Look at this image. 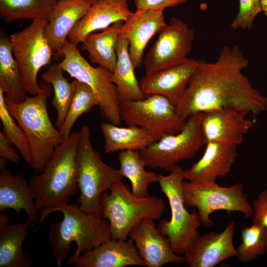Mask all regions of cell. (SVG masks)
I'll use <instances>...</instances> for the list:
<instances>
[{
	"instance_id": "31",
	"label": "cell",
	"mask_w": 267,
	"mask_h": 267,
	"mask_svg": "<svg viewBox=\"0 0 267 267\" xmlns=\"http://www.w3.org/2000/svg\"><path fill=\"white\" fill-rule=\"evenodd\" d=\"M58 0H0V16L7 23L19 19L48 20Z\"/></svg>"
},
{
	"instance_id": "34",
	"label": "cell",
	"mask_w": 267,
	"mask_h": 267,
	"mask_svg": "<svg viewBox=\"0 0 267 267\" xmlns=\"http://www.w3.org/2000/svg\"><path fill=\"white\" fill-rule=\"evenodd\" d=\"M0 119L2 124V132L17 148L22 158L31 166L32 159L30 144L27 137L21 127L16 122L5 103L4 93L0 89Z\"/></svg>"
},
{
	"instance_id": "38",
	"label": "cell",
	"mask_w": 267,
	"mask_h": 267,
	"mask_svg": "<svg viewBox=\"0 0 267 267\" xmlns=\"http://www.w3.org/2000/svg\"><path fill=\"white\" fill-rule=\"evenodd\" d=\"M9 141L4 133L0 132V157L4 158L13 163H17L20 157L15 149L11 146Z\"/></svg>"
},
{
	"instance_id": "40",
	"label": "cell",
	"mask_w": 267,
	"mask_h": 267,
	"mask_svg": "<svg viewBox=\"0 0 267 267\" xmlns=\"http://www.w3.org/2000/svg\"><path fill=\"white\" fill-rule=\"evenodd\" d=\"M263 11L267 16V0H261Z\"/></svg>"
},
{
	"instance_id": "29",
	"label": "cell",
	"mask_w": 267,
	"mask_h": 267,
	"mask_svg": "<svg viewBox=\"0 0 267 267\" xmlns=\"http://www.w3.org/2000/svg\"><path fill=\"white\" fill-rule=\"evenodd\" d=\"M118 159L120 165L119 170L123 177L130 181L132 193L138 197L148 196L149 185L159 182L158 175L145 170V165L138 151H122L118 154Z\"/></svg>"
},
{
	"instance_id": "20",
	"label": "cell",
	"mask_w": 267,
	"mask_h": 267,
	"mask_svg": "<svg viewBox=\"0 0 267 267\" xmlns=\"http://www.w3.org/2000/svg\"><path fill=\"white\" fill-rule=\"evenodd\" d=\"M129 237L147 267H161L169 263H181L183 256L172 250L168 238L156 226L154 220L145 219L134 227Z\"/></svg>"
},
{
	"instance_id": "25",
	"label": "cell",
	"mask_w": 267,
	"mask_h": 267,
	"mask_svg": "<svg viewBox=\"0 0 267 267\" xmlns=\"http://www.w3.org/2000/svg\"><path fill=\"white\" fill-rule=\"evenodd\" d=\"M123 21L116 22L102 32L88 35L81 46L91 62L112 72L117 60L116 47Z\"/></svg>"
},
{
	"instance_id": "13",
	"label": "cell",
	"mask_w": 267,
	"mask_h": 267,
	"mask_svg": "<svg viewBox=\"0 0 267 267\" xmlns=\"http://www.w3.org/2000/svg\"><path fill=\"white\" fill-rule=\"evenodd\" d=\"M194 39V31L182 20L172 17L143 60L145 75L186 60Z\"/></svg>"
},
{
	"instance_id": "28",
	"label": "cell",
	"mask_w": 267,
	"mask_h": 267,
	"mask_svg": "<svg viewBox=\"0 0 267 267\" xmlns=\"http://www.w3.org/2000/svg\"><path fill=\"white\" fill-rule=\"evenodd\" d=\"M2 31V30H1ZM0 37V89L4 95L16 103L28 97L21 73L13 56L10 38L2 31Z\"/></svg>"
},
{
	"instance_id": "21",
	"label": "cell",
	"mask_w": 267,
	"mask_h": 267,
	"mask_svg": "<svg viewBox=\"0 0 267 267\" xmlns=\"http://www.w3.org/2000/svg\"><path fill=\"white\" fill-rule=\"evenodd\" d=\"M133 13L127 0H96L69 33L68 40L76 45L82 43L89 34L125 22Z\"/></svg>"
},
{
	"instance_id": "27",
	"label": "cell",
	"mask_w": 267,
	"mask_h": 267,
	"mask_svg": "<svg viewBox=\"0 0 267 267\" xmlns=\"http://www.w3.org/2000/svg\"><path fill=\"white\" fill-rule=\"evenodd\" d=\"M28 227L27 222L0 225V267H30L33 265L22 248Z\"/></svg>"
},
{
	"instance_id": "10",
	"label": "cell",
	"mask_w": 267,
	"mask_h": 267,
	"mask_svg": "<svg viewBox=\"0 0 267 267\" xmlns=\"http://www.w3.org/2000/svg\"><path fill=\"white\" fill-rule=\"evenodd\" d=\"M183 195L186 208L196 207L201 224L206 227L214 225L210 215L216 211L242 213L245 218L252 217V206L248 201L242 182L227 187L215 183L196 184L183 181Z\"/></svg>"
},
{
	"instance_id": "26",
	"label": "cell",
	"mask_w": 267,
	"mask_h": 267,
	"mask_svg": "<svg viewBox=\"0 0 267 267\" xmlns=\"http://www.w3.org/2000/svg\"><path fill=\"white\" fill-rule=\"evenodd\" d=\"M118 126L106 122L100 125L104 138V150L106 154L125 150L139 151L156 141L140 127Z\"/></svg>"
},
{
	"instance_id": "14",
	"label": "cell",
	"mask_w": 267,
	"mask_h": 267,
	"mask_svg": "<svg viewBox=\"0 0 267 267\" xmlns=\"http://www.w3.org/2000/svg\"><path fill=\"white\" fill-rule=\"evenodd\" d=\"M234 222H229L220 232L198 234L184 254V261L190 267H215L222 262L237 257L233 245Z\"/></svg>"
},
{
	"instance_id": "8",
	"label": "cell",
	"mask_w": 267,
	"mask_h": 267,
	"mask_svg": "<svg viewBox=\"0 0 267 267\" xmlns=\"http://www.w3.org/2000/svg\"><path fill=\"white\" fill-rule=\"evenodd\" d=\"M183 171L181 168L177 166L168 175H158V183L168 200L171 217L169 221H161L157 227L168 238L173 251L178 255L186 253L192 241L199 234L197 229L202 225L198 213L194 209L189 213L185 205Z\"/></svg>"
},
{
	"instance_id": "18",
	"label": "cell",
	"mask_w": 267,
	"mask_h": 267,
	"mask_svg": "<svg viewBox=\"0 0 267 267\" xmlns=\"http://www.w3.org/2000/svg\"><path fill=\"white\" fill-rule=\"evenodd\" d=\"M67 263L76 267L145 266L131 239L127 241L110 238L74 259H67Z\"/></svg>"
},
{
	"instance_id": "35",
	"label": "cell",
	"mask_w": 267,
	"mask_h": 267,
	"mask_svg": "<svg viewBox=\"0 0 267 267\" xmlns=\"http://www.w3.org/2000/svg\"><path fill=\"white\" fill-rule=\"evenodd\" d=\"M262 11L261 0H239V11L231 23V27L234 29H250L256 16Z\"/></svg>"
},
{
	"instance_id": "22",
	"label": "cell",
	"mask_w": 267,
	"mask_h": 267,
	"mask_svg": "<svg viewBox=\"0 0 267 267\" xmlns=\"http://www.w3.org/2000/svg\"><path fill=\"white\" fill-rule=\"evenodd\" d=\"M96 0L58 1L45 26L44 36L58 56L69 33Z\"/></svg>"
},
{
	"instance_id": "15",
	"label": "cell",
	"mask_w": 267,
	"mask_h": 267,
	"mask_svg": "<svg viewBox=\"0 0 267 267\" xmlns=\"http://www.w3.org/2000/svg\"><path fill=\"white\" fill-rule=\"evenodd\" d=\"M248 113L229 108L202 112V130L206 141L240 145L245 134L253 126L247 119Z\"/></svg>"
},
{
	"instance_id": "41",
	"label": "cell",
	"mask_w": 267,
	"mask_h": 267,
	"mask_svg": "<svg viewBox=\"0 0 267 267\" xmlns=\"http://www.w3.org/2000/svg\"><path fill=\"white\" fill-rule=\"evenodd\" d=\"M58 1H60V0H58Z\"/></svg>"
},
{
	"instance_id": "9",
	"label": "cell",
	"mask_w": 267,
	"mask_h": 267,
	"mask_svg": "<svg viewBox=\"0 0 267 267\" xmlns=\"http://www.w3.org/2000/svg\"><path fill=\"white\" fill-rule=\"evenodd\" d=\"M201 121L202 112L192 113L180 132L167 135L139 150L145 167L170 172L178 163L193 158L206 144Z\"/></svg>"
},
{
	"instance_id": "4",
	"label": "cell",
	"mask_w": 267,
	"mask_h": 267,
	"mask_svg": "<svg viewBox=\"0 0 267 267\" xmlns=\"http://www.w3.org/2000/svg\"><path fill=\"white\" fill-rule=\"evenodd\" d=\"M57 211L62 213L63 218L50 225L49 238L58 266L70 253L72 242L76 243V249L68 259H74L111 238L108 221L85 212L79 205L62 204L52 209L49 214Z\"/></svg>"
},
{
	"instance_id": "1",
	"label": "cell",
	"mask_w": 267,
	"mask_h": 267,
	"mask_svg": "<svg viewBox=\"0 0 267 267\" xmlns=\"http://www.w3.org/2000/svg\"><path fill=\"white\" fill-rule=\"evenodd\" d=\"M249 60L239 47L224 46L213 62L199 60L176 106L186 121L194 113L229 108L258 115L267 109V98L243 73Z\"/></svg>"
},
{
	"instance_id": "37",
	"label": "cell",
	"mask_w": 267,
	"mask_h": 267,
	"mask_svg": "<svg viewBox=\"0 0 267 267\" xmlns=\"http://www.w3.org/2000/svg\"><path fill=\"white\" fill-rule=\"evenodd\" d=\"M253 222L263 224L267 228V190L259 194L253 202Z\"/></svg>"
},
{
	"instance_id": "6",
	"label": "cell",
	"mask_w": 267,
	"mask_h": 267,
	"mask_svg": "<svg viewBox=\"0 0 267 267\" xmlns=\"http://www.w3.org/2000/svg\"><path fill=\"white\" fill-rule=\"evenodd\" d=\"M100 198L101 217L108 221L111 238L126 240L131 231L145 219L158 220L165 211L163 199L138 197L122 181L114 183Z\"/></svg>"
},
{
	"instance_id": "36",
	"label": "cell",
	"mask_w": 267,
	"mask_h": 267,
	"mask_svg": "<svg viewBox=\"0 0 267 267\" xmlns=\"http://www.w3.org/2000/svg\"><path fill=\"white\" fill-rule=\"evenodd\" d=\"M189 0H134L136 10L150 9L162 11L168 7H176Z\"/></svg>"
},
{
	"instance_id": "32",
	"label": "cell",
	"mask_w": 267,
	"mask_h": 267,
	"mask_svg": "<svg viewBox=\"0 0 267 267\" xmlns=\"http://www.w3.org/2000/svg\"><path fill=\"white\" fill-rule=\"evenodd\" d=\"M241 242L236 248L237 258L243 263L253 261L267 251V228L253 222L241 231Z\"/></svg>"
},
{
	"instance_id": "30",
	"label": "cell",
	"mask_w": 267,
	"mask_h": 267,
	"mask_svg": "<svg viewBox=\"0 0 267 267\" xmlns=\"http://www.w3.org/2000/svg\"><path fill=\"white\" fill-rule=\"evenodd\" d=\"M63 71L59 63H54L42 76V80L50 84L53 89L54 96L51 103L56 111L55 126L59 130L65 121L75 89L74 80L69 82Z\"/></svg>"
},
{
	"instance_id": "7",
	"label": "cell",
	"mask_w": 267,
	"mask_h": 267,
	"mask_svg": "<svg viewBox=\"0 0 267 267\" xmlns=\"http://www.w3.org/2000/svg\"><path fill=\"white\" fill-rule=\"evenodd\" d=\"M77 45L67 39L58 53L62 55L59 63L62 69L80 82L88 85L97 100L101 117L114 125H119L120 101L116 86L112 81V72L98 66L93 67L82 55Z\"/></svg>"
},
{
	"instance_id": "12",
	"label": "cell",
	"mask_w": 267,
	"mask_h": 267,
	"mask_svg": "<svg viewBox=\"0 0 267 267\" xmlns=\"http://www.w3.org/2000/svg\"><path fill=\"white\" fill-rule=\"evenodd\" d=\"M47 22V20L44 19L33 20L25 29L9 37L24 88L31 94L39 92L38 73L41 68L50 63L53 54L44 34Z\"/></svg>"
},
{
	"instance_id": "2",
	"label": "cell",
	"mask_w": 267,
	"mask_h": 267,
	"mask_svg": "<svg viewBox=\"0 0 267 267\" xmlns=\"http://www.w3.org/2000/svg\"><path fill=\"white\" fill-rule=\"evenodd\" d=\"M79 136V131L72 132L56 147L43 171L30 179L36 207L40 211L39 225L52 209L68 203L79 190L76 150Z\"/></svg>"
},
{
	"instance_id": "17",
	"label": "cell",
	"mask_w": 267,
	"mask_h": 267,
	"mask_svg": "<svg viewBox=\"0 0 267 267\" xmlns=\"http://www.w3.org/2000/svg\"><path fill=\"white\" fill-rule=\"evenodd\" d=\"M198 60L188 58L180 63L145 75L139 83L144 95L145 97L152 94L163 95L177 106L198 66Z\"/></svg>"
},
{
	"instance_id": "19",
	"label": "cell",
	"mask_w": 267,
	"mask_h": 267,
	"mask_svg": "<svg viewBox=\"0 0 267 267\" xmlns=\"http://www.w3.org/2000/svg\"><path fill=\"white\" fill-rule=\"evenodd\" d=\"M202 157L183 171L184 179L196 184L215 183L225 177L237 158V145L208 141Z\"/></svg>"
},
{
	"instance_id": "24",
	"label": "cell",
	"mask_w": 267,
	"mask_h": 267,
	"mask_svg": "<svg viewBox=\"0 0 267 267\" xmlns=\"http://www.w3.org/2000/svg\"><path fill=\"white\" fill-rule=\"evenodd\" d=\"M116 52L117 60L112 72V81L116 86L119 99L121 101L139 100L145 96L135 74L134 68L129 53L127 41L119 37Z\"/></svg>"
},
{
	"instance_id": "3",
	"label": "cell",
	"mask_w": 267,
	"mask_h": 267,
	"mask_svg": "<svg viewBox=\"0 0 267 267\" xmlns=\"http://www.w3.org/2000/svg\"><path fill=\"white\" fill-rule=\"evenodd\" d=\"M40 90L33 97L16 103L4 95L9 112L25 132L30 144L32 165L40 174L52 157L57 146L64 140L60 130L52 124L47 109V100L52 95L51 85L40 81Z\"/></svg>"
},
{
	"instance_id": "39",
	"label": "cell",
	"mask_w": 267,
	"mask_h": 267,
	"mask_svg": "<svg viewBox=\"0 0 267 267\" xmlns=\"http://www.w3.org/2000/svg\"><path fill=\"white\" fill-rule=\"evenodd\" d=\"M9 218L7 215L4 214L2 212L0 213V225H5L8 223Z\"/></svg>"
},
{
	"instance_id": "23",
	"label": "cell",
	"mask_w": 267,
	"mask_h": 267,
	"mask_svg": "<svg viewBox=\"0 0 267 267\" xmlns=\"http://www.w3.org/2000/svg\"><path fill=\"white\" fill-rule=\"evenodd\" d=\"M11 209L19 214L24 211L29 227L36 225L39 217L35 194L25 178L13 175L5 167L0 173V212Z\"/></svg>"
},
{
	"instance_id": "5",
	"label": "cell",
	"mask_w": 267,
	"mask_h": 267,
	"mask_svg": "<svg viewBox=\"0 0 267 267\" xmlns=\"http://www.w3.org/2000/svg\"><path fill=\"white\" fill-rule=\"evenodd\" d=\"M76 150L79 206L85 212L101 217L102 195L124 177L119 170L106 164L91 143L90 129L83 125Z\"/></svg>"
},
{
	"instance_id": "33",
	"label": "cell",
	"mask_w": 267,
	"mask_h": 267,
	"mask_svg": "<svg viewBox=\"0 0 267 267\" xmlns=\"http://www.w3.org/2000/svg\"><path fill=\"white\" fill-rule=\"evenodd\" d=\"M75 93L65 121L59 129L64 139L71 134V129L79 117L89 112L98 102L91 89L86 84L74 80Z\"/></svg>"
},
{
	"instance_id": "11",
	"label": "cell",
	"mask_w": 267,
	"mask_h": 267,
	"mask_svg": "<svg viewBox=\"0 0 267 267\" xmlns=\"http://www.w3.org/2000/svg\"><path fill=\"white\" fill-rule=\"evenodd\" d=\"M120 115L128 125L140 127L156 141L178 134L186 122L178 115L176 106L159 94L150 95L139 100L121 101Z\"/></svg>"
},
{
	"instance_id": "16",
	"label": "cell",
	"mask_w": 267,
	"mask_h": 267,
	"mask_svg": "<svg viewBox=\"0 0 267 267\" xmlns=\"http://www.w3.org/2000/svg\"><path fill=\"white\" fill-rule=\"evenodd\" d=\"M167 24L162 11L150 9L135 10L125 21L119 36L129 44V53L134 69L143 64L142 56L148 42Z\"/></svg>"
}]
</instances>
